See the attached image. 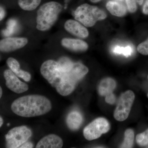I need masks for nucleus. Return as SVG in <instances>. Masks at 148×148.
<instances>
[{"instance_id":"nucleus-1","label":"nucleus","mask_w":148,"mask_h":148,"mask_svg":"<svg viewBox=\"0 0 148 148\" xmlns=\"http://www.w3.org/2000/svg\"><path fill=\"white\" fill-rule=\"evenodd\" d=\"M88 69L80 63H74L69 71H63L58 62L49 60L43 63L40 73L56 91L62 96L69 95L75 89L79 81L88 73Z\"/></svg>"},{"instance_id":"nucleus-2","label":"nucleus","mask_w":148,"mask_h":148,"mask_svg":"<svg viewBox=\"0 0 148 148\" xmlns=\"http://www.w3.org/2000/svg\"><path fill=\"white\" fill-rule=\"evenodd\" d=\"M50 101L45 96L30 95L17 98L12 104V111L22 117H32L45 114L51 110Z\"/></svg>"},{"instance_id":"nucleus-3","label":"nucleus","mask_w":148,"mask_h":148,"mask_svg":"<svg viewBox=\"0 0 148 148\" xmlns=\"http://www.w3.org/2000/svg\"><path fill=\"white\" fill-rule=\"evenodd\" d=\"M62 10L61 4L56 2H49L42 5L37 12V29L41 31L50 29L57 20Z\"/></svg>"},{"instance_id":"nucleus-4","label":"nucleus","mask_w":148,"mask_h":148,"mask_svg":"<svg viewBox=\"0 0 148 148\" xmlns=\"http://www.w3.org/2000/svg\"><path fill=\"white\" fill-rule=\"evenodd\" d=\"M73 15L75 19L86 27H92L97 21L107 17L103 10L88 4H84L79 6L74 12Z\"/></svg>"},{"instance_id":"nucleus-5","label":"nucleus","mask_w":148,"mask_h":148,"mask_svg":"<svg viewBox=\"0 0 148 148\" xmlns=\"http://www.w3.org/2000/svg\"><path fill=\"white\" fill-rule=\"evenodd\" d=\"M32 131L26 126L14 127L5 135L6 147L9 148H19L32 136Z\"/></svg>"},{"instance_id":"nucleus-6","label":"nucleus","mask_w":148,"mask_h":148,"mask_svg":"<svg viewBox=\"0 0 148 148\" xmlns=\"http://www.w3.org/2000/svg\"><path fill=\"white\" fill-rule=\"evenodd\" d=\"M135 97L134 92L131 90H127L122 94L114 112V117L117 121H122L127 119Z\"/></svg>"},{"instance_id":"nucleus-7","label":"nucleus","mask_w":148,"mask_h":148,"mask_svg":"<svg viewBox=\"0 0 148 148\" xmlns=\"http://www.w3.org/2000/svg\"><path fill=\"white\" fill-rule=\"evenodd\" d=\"M110 126L109 122L106 119L99 118L90 123L84 129L83 135L88 140L98 139L103 134L110 130Z\"/></svg>"},{"instance_id":"nucleus-8","label":"nucleus","mask_w":148,"mask_h":148,"mask_svg":"<svg viewBox=\"0 0 148 148\" xmlns=\"http://www.w3.org/2000/svg\"><path fill=\"white\" fill-rule=\"evenodd\" d=\"M5 84L9 89L16 93L25 92L29 89L28 85L18 79L11 70H6L4 72Z\"/></svg>"},{"instance_id":"nucleus-9","label":"nucleus","mask_w":148,"mask_h":148,"mask_svg":"<svg viewBox=\"0 0 148 148\" xmlns=\"http://www.w3.org/2000/svg\"><path fill=\"white\" fill-rule=\"evenodd\" d=\"M27 43L26 38H5L0 42V49L2 52H10L24 47Z\"/></svg>"},{"instance_id":"nucleus-10","label":"nucleus","mask_w":148,"mask_h":148,"mask_svg":"<svg viewBox=\"0 0 148 148\" xmlns=\"http://www.w3.org/2000/svg\"><path fill=\"white\" fill-rule=\"evenodd\" d=\"M63 146V140L60 137L54 134H50L41 139L36 148H61Z\"/></svg>"},{"instance_id":"nucleus-11","label":"nucleus","mask_w":148,"mask_h":148,"mask_svg":"<svg viewBox=\"0 0 148 148\" xmlns=\"http://www.w3.org/2000/svg\"><path fill=\"white\" fill-rule=\"evenodd\" d=\"M64 27L67 32L76 36L86 38L88 36L87 29L77 21L70 19L66 21Z\"/></svg>"},{"instance_id":"nucleus-12","label":"nucleus","mask_w":148,"mask_h":148,"mask_svg":"<svg viewBox=\"0 0 148 148\" xmlns=\"http://www.w3.org/2000/svg\"><path fill=\"white\" fill-rule=\"evenodd\" d=\"M61 44L64 47L76 51H85L88 48L86 42L82 40L75 39L64 38L61 41Z\"/></svg>"},{"instance_id":"nucleus-13","label":"nucleus","mask_w":148,"mask_h":148,"mask_svg":"<svg viewBox=\"0 0 148 148\" xmlns=\"http://www.w3.org/2000/svg\"><path fill=\"white\" fill-rule=\"evenodd\" d=\"M83 118L81 114L77 111L71 112L66 119V123L69 129L72 130L78 129L82 124Z\"/></svg>"},{"instance_id":"nucleus-14","label":"nucleus","mask_w":148,"mask_h":148,"mask_svg":"<svg viewBox=\"0 0 148 148\" xmlns=\"http://www.w3.org/2000/svg\"><path fill=\"white\" fill-rule=\"evenodd\" d=\"M116 86V83L112 79L108 78L101 81L99 86V92L102 96L112 93Z\"/></svg>"},{"instance_id":"nucleus-15","label":"nucleus","mask_w":148,"mask_h":148,"mask_svg":"<svg viewBox=\"0 0 148 148\" xmlns=\"http://www.w3.org/2000/svg\"><path fill=\"white\" fill-rule=\"evenodd\" d=\"M106 8L112 15L119 17L124 16L127 11L123 5L116 1H109L106 4Z\"/></svg>"},{"instance_id":"nucleus-16","label":"nucleus","mask_w":148,"mask_h":148,"mask_svg":"<svg viewBox=\"0 0 148 148\" xmlns=\"http://www.w3.org/2000/svg\"><path fill=\"white\" fill-rule=\"evenodd\" d=\"M41 0H18V4L24 10H33L39 5Z\"/></svg>"},{"instance_id":"nucleus-17","label":"nucleus","mask_w":148,"mask_h":148,"mask_svg":"<svg viewBox=\"0 0 148 148\" xmlns=\"http://www.w3.org/2000/svg\"><path fill=\"white\" fill-rule=\"evenodd\" d=\"M124 136V141L121 146V147H132L134 139V133L133 130L131 129H127L125 132Z\"/></svg>"},{"instance_id":"nucleus-18","label":"nucleus","mask_w":148,"mask_h":148,"mask_svg":"<svg viewBox=\"0 0 148 148\" xmlns=\"http://www.w3.org/2000/svg\"><path fill=\"white\" fill-rule=\"evenodd\" d=\"M112 50L115 54L123 55L125 57L130 56L133 53V48L130 46L125 47L116 46L113 48Z\"/></svg>"},{"instance_id":"nucleus-19","label":"nucleus","mask_w":148,"mask_h":148,"mask_svg":"<svg viewBox=\"0 0 148 148\" xmlns=\"http://www.w3.org/2000/svg\"><path fill=\"white\" fill-rule=\"evenodd\" d=\"M17 28V21L15 19H11L8 22L6 29L3 31V35L5 36H9L15 32Z\"/></svg>"},{"instance_id":"nucleus-20","label":"nucleus","mask_w":148,"mask_h":148,"mask_svg":"<svg viewBox=\"0 0 148 148\" xmlns=\"http://www.w3.org/2000/svg\"><path fill=\"white\" fill-rule=\"evenodd\" d=\"M8 66L10 68L11 70L16 76L21 71L20 69V65L16 59L12 57H10L7 60Z\"/></svg>"},{"instance_id":"nucleus-21","label":"nucleus","mask_w":148,"mask_h":148,"mask_svg":"<svg viewBox=\"0 0 148 148\" xmlns=\"http://www.w3.org/2000/svg\"><path fill=\"white\" fill-rule=\"evenodd\" d=\"M136 141L140 146H145L148 145V129L137 135Z\"/></svg>"},{"instance_id":"nucleus-22","label":"nucleus","mask_w":148,"mask_h":148,"mask_svg":"<svg viewBox=\"0 0 148 148\" xmlns=\"http://www.w3.org/2000/svg\"><path fill=\"white\" fill-rule=\"evenodd\" d=\"M138 50L139 53L143 55H148V39L138 46Z\"/></svg>"},{"instance_id":"nucleus-23","label":"nucleus","mask_w":148,"mask_h":148,"mask_svg":"<svg viewBox=\"0 0 148 148\" xmlns=\"http://www.w3.org/2000/svg\"><path fill=\"white\" fill-rule=\"evenodd\" d=\"M127 8L129 12H134L137 10V3L135 0H126Z\"/></svg>"},{"instance_id":"nucleus-24","label":"nucleus","mask_w":148,"mask_h":148,"mask_svg":"<svg viewBox=\"0 0 148 148\" xmlns=\"http://www.w3.org/2000/svg\"><path fill=\"white\" fill-rule=\"evenodd\" d=\"M17 76L21 77L25 81L29 82L31 79V75L28 72L21 70L17 75Z\"/></svg>"},{"instance_id":"nucleus-25","label":"nucleus","mask_w":148,"mask_h":148,"mask_svg":"<svg viewBox=\"0 0 148 148\" xmlns=\"http://www.w3.org/2000/svg\"><path fill=\"white\" fill-rule=\"evenodd\" d=\"M106 103L110 104H113L115 102L116 97L112 93H110L106 95Z\"/></svg>"},{"instance_id":"nucleus-26","label":"nucleus","mask_w":148,"mask_h":148,"mask_svg":"<svg viewBox=\"0 0 148 148\" xmlns=\"http://www.w3.org/2000/svg\"><path fill=\"white\" fill-rule=\"evenodd\" d=\"M34 145L31 142H26L21 145L19 148H33Z\"/></svg>"},{"instance_id":"nucleus-27","label":"nucleus","mask_w":148,"mask_h":148,"mask_svg":"<svg viewBox=\"0 0 148 148\" xmlns=\"http://www.w3.org/2000/svg\"><path fill=\"white\" fill-rule=\"evenodd\" d=\"M143 12L145 14H148V0H146L143 8Z\"/></svg>"},{"instance_id":"nucleus-28","label":"nucleus","mask_w":148,"mask_h":148,"mask_svg":"<svg viewBox=\"0 0 148 148\" xmlns=\"http://www.w3.org/2000/svg\"><path fill=\"white\" fill-rule=\"evenodd\" d=\"M5 15V12L4 10L2 7H1V14H0V17H1V20L4 17Z\"/></svg>"},{"instance_id":"nucleus-29","label":"nucleus","mask_w":148,"mask_h":148,"mask_svg":"<svg viewBox=\"0 0 148 148\" xmlns=\"http://www.w3.org/2000/svg\"><path fill=\"white\" fill-rule=\"evenodd\" d=\"M135 1L139 5L143 4V1H144V0H135Z\"/></svg>"},{"instance_id":"nucleus-30","label":"nucleus","mask_w":148,"mask_h":148,"mask_svg":"<svg viewBox=\"0 0 148 148\" xmlns=\"http://www.w3.org/2000/svg\"><path fill=\"white\" fill-rule=\"evenodd\" d=\"M3 121L2 118L1 116V117H0V127H1L2 125H3Z\"/></svg>"},{"instance_id":"nucleus-31","label":"nucleus","mask_w":148,"mask_h":148,"mask_svg":"<svg viewBox=\"0 0 148 148\" xmlns=\"http://www.w3.org/2000/svg\"><path fill=\"white\" fill-rule=\"evenodd\" d=\"M2 95V89L1 87L0 88V98H1Z\"/></svg>"},{"instance_id":"nucleus-32","label":"nucleus","mask_w":148,"mask_h":148,"mask_svg":"<svg viewBox=\"0 0 148 148\" xmlns=\"http://www.w3.org/2000/svg\"><path fill=\"white\" fill-rule=\"evenodd\" d=\"M91 2L93 3H97L98 2L100 1L101 0H90Z\"/></svg>"},{"instance_id":"nucleus-33","label":"nucleus","mask_w":148,"mask_h":148,"mask_svg":"<svg viewBox=\"0 0 148 148\" xmlns=\"http://www.w3.org/2000/svg\"><path fill=\"white\" fill-rule=\"evenodd\" d=\"M147 96H148V95H147Z\"/></svg>"}]
</instances>
